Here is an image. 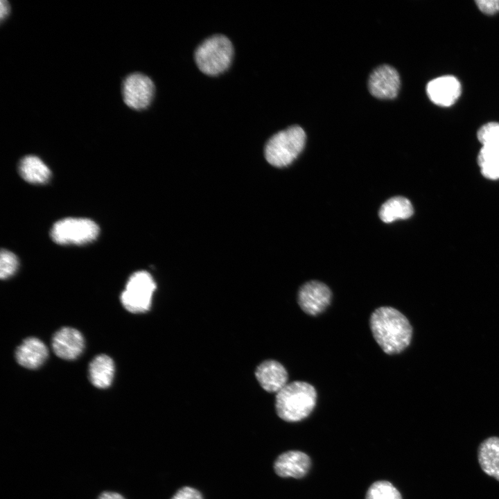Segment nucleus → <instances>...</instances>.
Here are the masks:
<instances>
[{"label": "nucleus", "instance_id": "obj_1", "mask_svg": "<svg viewBox=\"0 0 499 499\" xmlns=\"http://www.w3.org/2000/svg\"><path fill=\"white\" fill-rule=\"evenodd\" d=\"M369 325L376 342L385 353H399L410 343L412 326L407 317L393 307L376 309L371 315Z\"/></svg>", "mask_w": 499, "mask_h": 499}, {"label": "nucleus", "instance_id": "obj_2", "mask_svg": "<svg viewBox=\"0 0 499 499\" xmlns=\"http://www.w3.org/2000/svg\"><path fill=\"white\" fill-rule=\"evenodd\" d=\"M235 47L225 35L216 33L203 40L195 48L193 59L198 70L209 77H218L233 64Z\"/></svg>", "mask_w": 499, "mask_h": 499}, {"label": "nucleus", "instance_id": "obj_3", "mask_svg": "<svg viewBox=\"0 0 499 499\" xmlns=\"http://www.w3.org/2000/svg\"><path fill=\"white\" fill-rule=\"evenodd\" d=\"M317 392L304 381L288 383L276 394L275 409L283 421L297 422L308 417L315 407Z\"/></svg>", "mask_w": 499, "mask_h": 499}, {"label": "nucleus", "instance_id": "obj_4", "mask_svg": "<svg viewBox=\"0 0 499 499\" xmlns=\"http://www.w3.org/2000/svg\"><path fill=\"white\" fill-rule=\"evenodd\" d=\"M306 133L299 125H291L272 134L264 146L266 161L275 167L290 165L304 148Z\"/></svg>", "mask_w": 499, "mask_h": 499}, {"label": "nucleus", "instance_id": "obj_5", "mask_svg": "<svg viewBox=\"0 0 499 499\" xmlns=\"http://www.w3.org/2000/svg\"><path fill=\"white\" fill-rule=\"evenodd\" d=\"M155 288V282L149 272L137 271L130 277L121 295L122 305L130 313H145L150 309Z\"/></svg>", "mask_w": 499, "mask_h": 499}, {"label": "nucleus", "instance_id": "obj_6", "mask_svg": "<svg viewBox=\"0 0 499 499\" xmlns=\"http://www.w3.org/2000/svg\"><path fill=\"white\" fill-rule=\"evenodd\" d=\"M98 233V226L90 219L66 218L54 223L51 237L60 245H83L95 240Z\"/></svg>", "mask_w": 499, "mask_h": 499}, {"label": "nucleus", "instance_id": "obj_7", "mask_svg": "<svg viewBox=\"0 0 499 499\" xmlns=\"http://www.w3.org/2000/svg\"><path fill=\"white\" fill-rule=\"evenodd\" d=\"M156 86L148 75L135 72L128 75L122 86L125 103L132 109L143 110L148 108L154 100Z\"/></svg>", "mask_w": 499, "mask_h": 499}, {"label": "nucleus", "instance_id": "obj_8", "mask_svg": "<svg viewBox=\"0 0 499 499\" xmlns=\"http://www.w3.org/2000/svg\"><path fill=\"white\" fill-rule=\"evenodd\" d=\"M331 292L322 282L310 281L299 290L297 301L301 310L308 315H317L330 304Z\"/></svg>", "mask_w": 499, "mask_h": 499}, {"label": "nucleus", "instance_id": "obj_9", "mask_svg": "<svg viewBox=\"0 0 499 499\" xmlns=\"http://www.w3.org/2000/svg\"><path fill=\"white\" fill-rule=\"evenodd\" d=\"M400 87V77L391 66L382 65L375 69L369 79V89L375 97L380 99L395 98Z\"/></svg>", "mask_w": 499, "mask_h": 499}, {"label": "nucleus", "instance_id": "obj_10", "mask_svg": "<svg viewBox=\"0 0 499 499\" xmlns=\"http://www.w3.org/2000/svg\"><path fill=\"white\" fill-rule=\"evenodd\" d=\"M310 466L311 460L309 456L302 451L295 450L280 454L273 464L274 471L277 475L296 479L306 475Z\"/></svg>", "mask_w": 499, "mask_h": 499}, {"label": "nucleus", "instance_id": "obj_11", "mask_svg": "<svg viewBox=\"0 0 499 499\" xmlns=\"http://www.w3.org/2000/svg\"><path fill=\"white\" fill-rule=\"evenodd\" d=\"M427 94L432 102L440 106H450L461 94V84L453 76H443L430 81Z\"/></svg>", "mask_w": 499, "mask_h": 499}, {"label": "nucleus", "instance_id": "obj_12", "mask_svg": "<svg viewBox=\"0 0 499 499\" xmlns=\"http://www.w3.org/2000/svg\"><path fill=\"white\" fill-rule=\"evenodd\" d=\"M52 348L60 358L73 360L84 349V338L80 332L71 327H64L53 337Z\"/></svg>", "mask_w": 499, "mask_h": 499}, {"label": "nucleus", "instance_id": "obj_13", "mask_svg": "<svg viewBox=\"0 0 499 499\" xmlns=\"http://www.w3.org/2000/svg\"><path fill=\"white\" fill-rule=\"evenodd\" d=\"M255 376L261 387L268 392L277 394L288 384L286 368L274 360L261 362L256 369Z\"/></svg>", "mask_w": 499, "mask_h": 499}, {"label": "nucleus", "instance_id": "obj_14", "mask_svg": "<svg viewBox=\"0 0 499 499\" xmlns=\"http://www.w3.org/2000/svg\"><path fill=\"white\" fill-rule=\"evenodd\" d=\"M17 362L28 369L41 366L48 356L46 345L38 338H28L23 341L16 351Z\"/></svg>", "mask_w": 499, "mask_h": 499}, {"label": "nucleus", "instance_id": "obj_15", "mask_svg": "<svg viewBox=\"0 0 499 499\" xmlns=\"http://www.w3.org/2000/svg\"><path fill=\"white\" fill-rule=\"evenodd\" d=\"M478 459L482 470L499 482V437L484 439L478 447Z\"/></svg>", "mask_w": 499, "mask_h": 499}, {"label": "nucleus", "instance_id": "obj_16", "mask_svg": "<svg viewBox=\"0 0 499 499\" xmlns=\"http://www.w3.org/2000/svg\"><path fill=\"white\" fill-rule=\"evenodd\" d=\"M114 374V362L110 357L101 354L96 356L90 362L89 374L91 383L98 388L110 386Z\"/></svg>", "mask_w": 499, "mask_h": 499}, {"label": "nucleus", "instance_id": "obj_17", "mask_svg": "<svg viewBox=\"0 0 499 499\" xmlns=\"http://www.w3.org/2000/svg\"><path fill=\"white\" fill-rule=\"evenodd\" d=\"M478 164L481 174L487 179H499V141L482 144L478 155Z\"/></svg>", "mask_w": 499, "mask_h": 499}, {"label": "nucleus", "instance_id": "obj_18", "mask_svg": "<svg viewBox=\"0 0 499 499\" xmlns=\"http://www.w3.org/2000/svg\"><path fill=\"white\" fill-rule=\"evenodd\" d=\"M19 171L21 177L29 183L44 184L49 180L51 170L37 156L27 155L19 163Z\"/></svg>", "mask_w": 499, "mask_h": 499}, {"label": "nucleus", "instance_id": "obj_19", "mask_svg": "<svg viewBox=\"0 0 499 499\" xmlns=\"http://www.w3.org/2000/svg\"><path fill=\"white\" fill-rule=\"evenodd\" d=\"M414 213L413 207L408 199L396 196L383 203L379 210V217L386 223L398 219H408Z\"/></svg>", "mask_w": 499, "mask_h": 499}, {"label": "nucleus", "instance_id": "obj_20", "mask_svg": "<svg viewBox=\"0 0 499 499\" xmlns=\"http://www.w3.org/2000/svg\"><path fill=\"white\" fill-rule=\"evenodd\" d=\"M365 499H402L399 491L389 482L378 480L368 488Z\"/></svg>", "mask_w": 499, "mask_h": 499}, {"label": "nucleus", "instance_id": "obj_21", "mask_svg": "<svg viewBox=\"0 0 499 499\" xmlns=\"http://www.w3.org/2000/svg\"><path fill=\"white\" fill-rule=\"evenodd\" d=\"M18 260L12 252L1 250L0 254V277L6 279L11 277L17 270Z\"/></svg>", "mask_w": 499, "mask_h": 499}, {"label": "nucleus", "instance_id": "obj_22", "mask_svg": "<svg viewBox=\"0 0 499 499\" xmlns=\"http://www.w3.org/2000/svg\"><path fill=\"white\" fill-rule=\"evenodd\" d=\"M477 137L482 145L494 140L499 141V123L490 122L484 124L478 131Z\"/></svg>", "mask_w": 499, "mask_h": 499}, {"label": "nucleus", "instance_id": "obj_23", "mask_svg": "<svg viewBox=\"0 0 499 499\" xmlns=\"http://www.w3.org/2000/svg\"><path fill=\"white\" fill-rule=\"evenodd\" d=\"M170 499H203V497L198 490L191 487H183Z\"/></svg>", "mask_w": 499, "mask_h": 499}, {"label": "nucleus", "instance_id": "obj_24", "mask_svg": "<svg viewBox=\"0 0 499 499\" xmlns=\"http://www.w3.org/2000/svg\"><path fill=\"white\" fill-rule=\"evenodd\" d=\"M476 3L480 10L489 15H493L499 11V0H478Z\"/></svg>", "mask_w": 499, "mask_h": 499}, {"label": "nucleus", "instance_id": "obj_25", "mask_svg": "<svg viewBox=\"0 0 499 499\" xmlns=\"http://www.w3.org/2000/svg\"><path fill=\"white\" fill-rule=\"evenodd\" d=\"M98 499H125L121 494L112 491H104L98 498Z\"/></svg>", "mask_w": 499, "mask_h": 499}, {"label": "nucleus", "instance_id": "obj_26", "mask_svg": "<svg viewBox=\"0 0 499 499\" xmlns=\"http://www.w3.org/2000/svg\"><path fill=\"white\" fill-rule=\"evenodd\" d=\"M10 12V5L7 1L1 0L0 2V17L3 20L6 18Z\"/></svg>", "mask_w": 499, "mask_h": 499}]
</instances>
